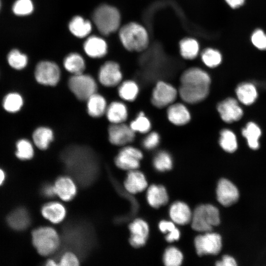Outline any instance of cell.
I'll list each match as a JSON object with an SVG mask.
<instances>
[{"label":"cell","instance_id":"83f0119b","mask_svg":"<svg viewBox=\"0 0 266 266\" xmlns=\"http://www.w3.org/2000/svg\"><path fill=\"white\" fill-rule=\"evenodd\" d=\"M118 94L123 100L133 102L134 101L139 93L138 84L134 80H127L122 81L118 87Z\"/></svg>","mask_w":266,"mask_h":266},{"label":"cell","instance_id":"3957f363","mask_svg":"<svg viewBox=\"0 0 266 266\" xmlns=\"http://www.w3.org/2000/svg\"><path fill=\"white\" fill-rule=\"evenodd\" d=\"M93 19L100 33L107 35L119 29L121 16L120 12L115 7L102 4L94 11Z\"/></svg>","mask_w":266,"mask_h":266},{"label":"cell","instance_id":"9c48e42d","mask_svg":"<svg viewBox=\"0 0 266 266\" xmlns=\"http://www.w3.org/2000/svg\"><path fill=\"white\" fill-rule=\"evenodd\" d=\"M195 245L197 254L199 256L206 254H217L222 246V238L217 233L206 232L203 235H199L195 239Z\"/></svg>","mask_w":266,"mask_h":266},{"label":"cell","instance_id":"8d00e7d4","mask_svg":"<svg viewBox=\"0 0 266 266\" xmlns=\"http://www.w3.org/2000/svg\"><path fill=\"white\" fill-rule=\"evenodd\" d=\"M201 59L203 64L210 68H214L218 66L222 60L220 52L211 48H207L202 51L201 53Z\"/></svg>","mask_w":266,"mask_h":266},{"label":"cell","instance_id":"f35d334b","mask_svg":"<svg viewBox=\"0 0 266 266\" xmlns=\"http://www.w3.org/2000/svg\"><path fill=\"white\" fill-rule=\"evenodd\" d=\"M153 164L156 170L165 171L171 169L173 162L169 153L166 151H161L154 157Z\"/></svg>","mask_w":266,"mask_h":266},{"label":"cell","instance_id":"52a82bcc","mask_svg":"<svg viewBox=\"0 0 266 266\" xmlns=\"http://www.w3.org/2000/svg\"><path fill=\"white\" fill-rule=\"evenodd\" d=\"M61 72L58 65L50 61L39 62L35 68L34 77L40 85L49 87L56 86L60 81Z\"/></svg>","mask_w":266,"mask_h":266},{"label":"cell","instance_id":"ffe728a7","mask_svg":"<svg viewBox=\"0 0 266 266\" xmlns=\"http://www.w3.org/2000/svg\"><path fill=\"white\" fill-rule=\"evenodd\" d=\"M56 194L66 201L71 200L76 195V186L73 180L68 176L58 178L54 184Z\"/></svg>","mask_w":266,"mask_h":266},{"label":"cell","instance_id":"603a6c76","mask_svg":"<svg viewBox=\"0 0 266 266\" xmlns=\"http://www.w3.org/2000/svg\"><path fill=\"white\" fill-rule=\"evenodd\" d=\"M41 214L47 220L52 223L61 222L66 215L64 206L57 201H51L45 204L41 208Z\"/></svg>","mask_w":266,"mask_h":266},{"label":"cell","instance_id":"f6af8a7d","mask_svg":"<svg viewBox=\"0 0 266 266\" xmlns=\"http://www.w3.org/2000/svg\"><path fill=\"white\" fill-rule=\"evenodd\" d=\"M206 213L209 224L213 227L218 226L220 223L219 211L212 204H205Z\"/></svg>","mask_w":266,"mask_h":266},{"label":"cell","instance_id":"ba28073f","mask_svg":"<svg viewBox=\"0 0 266 266\" xmlns=\"http://www.w3.org/2000/svg\"><path fill=\"white\" fill-rule=\"evenodd\" d=\"M142 158L143 154L139 149L127 145L123 146L120 150L115 158L114 162L118 167L130 171L137 169Z\"/></svg>","mask_w":266,"mask_h":266},{"label":"cell","instance_id":"7dc6e473","mask_svg":"<svg viewBox=\"0 0 266 266\" xmlns=\"http://www.w3.org/2000/svg\"><path fill=\"white\" fill-rule=\"evenodd\" d=\"M79 261L76 254L68 251L63 254L59 262V265L62 266H75L79 265Z\"/></svg>","mask_w":266,"mask_h":266},{"label":"cell","instance_id":"d4e9b609","mask_svg":"<svg viewBox=\"0 0 266 266\" xmlns=\"http://www.w3.org/2000/svg\"><path fill=\"white\" fill-rule=\"evenodd\" d=\"M33 142L35 146L41 150L48 149L53 141L54 133L50 128L40 126L37 128L32 135Z\"/></svg>","mask_w":266,"mask_h":266},{"label":"cell","instance_id":"7a4b0ae2","mask_svg":"<svg viewBox=\"0 0 266 266\" xmlns=\"http://www.w3.org/2000/svg\"><path fill=\"white\" fill-rule=\"evenodd\" d=\"M119 35L122 44L129 51H142L148 45V33L138 23L131 22L125 25L120 29Z\"/></svg>","mask_w":266,"mask_h":266},{"label":"cell","instance_id":"5bb4252c","mask_svg":"<svg viewBox=\"0 0 266 266\" xmlns=\"http://www.w3.org/2000/svg\"><path fill=\"white\" fill-rule=\"evenodd\" d=\"M217 109L222 120L226 123L239 120L243 115V110L236 100L228 98L220 102Z\"/></svg>","mask_w":266,"mask_h":266},{"label":"cell","instance_id":"c3c4849f","mask_svg":"<svg viewBox=\"0 0 266 266\" xmlns=\"http://www.w3.org/2000/svg\"><path fill=\"white\" fill-rule=\"evenodd\" d=\"M216 265L217 266H236L237 264L233 257L229 255H225L221 261L216 262Z\"/></svg>","mask_w":266,"mask_h":266},{"label":"cell","instance_id":"db71d44e","mask_svg":"<svg viewBox=\"0 0 266 266\" xmlns=\"http://www.w3.org/2000/svg\"><path fill=\"white\" fill-rule=\"evenodd\" d=\"M45 265L46 266H57L59 265L56 261H55L54 260L50 259L48 260L46 263Z\"/></svg>","mask_w":266,"mask_h":266},{"label":"cell","instance_id":"8992f818","mask_svg":"<svg viewBox=\"0 0 266 266\" xmlns=\"http://www.w3.org/2000/svg\"><path fill=\"white\" fill-rule=\"evenodd\" d=\"M178 95V90L172 84L161 80L157 82L152 90L151 101L155 107L164 108L174 103Z\"/></svg>","mask_w":266,"mask_h":266},{"label":"cell","instance_id":"e575fe53","mask_svg":"<svg viewBox=\"0 0 266 266\" xmlns=\"http://www.w3.org/2000/svg\"><path fill=\"white\" fill-rule=\"evenodd\" d=\"M219 143L226 152H234L237 148V142L234 133L229 129H223L220 132Z\"/></svg>","mask_w":266,"mask_h":266},{"label":"cell","instance_id":"484cf974","mask_svg":"<svg viewBox=\"0 0 266 266\" xmlns=\"http://www.w3.org/2000/svg\"><path fill=\"white\" fill-rule=\"evenodd\" d=\"M146 198L148 203L156 208L165 205L168 200L166 189L161 185L150 186L147 190Z\"/></svg>","mask_w":266,"mask_h":266},{"label":"cell","instance_id":"9a60e30c","mask_svg":"<svg viewBox=\"0 0 266 266\" xmlns=\"http://www.w3.org/2000/svg\"><path fill=\"white\" fill-rule=\"evenodd\" d=\"M166 116L173 125L183 126L191 119V113L188 107L181 102H174L167 107Z\"/></svg>","mask_w":266,"mask_h":266},{"label":"cell","instance_id":"f546056e","mask_svg":"<svg viewBox=\"0 0 266 266\" xmlns=\"http://www.w3.org/2000/svg\"><path fill=\"white\" fill-rule=\"evenodd\" d=\"M68 28L70 32L79 38L87 36L92 29L91 22L79 16H75L71 20Z\"/></svg>","mask_w":266,"mask_h":266},{"label":"cell","instance_id":"74e56055","mask_svg":"<svg viewBox=\"0 0 266 266\" xmlns=\"http://www.w3.org/2000/svg\"><path fill=\"white\" fill-rule=\"evenodd\" d=\"M23 104L22 96L16 93L7 94L3 100V107L8 112L15 113L19 111Z\"/></svg>","mask_w":266,"mask_h":266},{"label":"cell","instance_id":"11a10c76","mask_svg":"<svg viewBox=\"0 0 266 266\" xmlns=\"http://www.w3.org/2000/svg\"><path fill=\"white\" fill-rule=\"evenodd\" d=\"M4 173L3 171L0 169V185L2 183L3 180H4Z\"/></svg>","mask_w":266,"mask_h":266},{"label":"cell","instance_id":"836d02e7","mask_svg":"<svg viewBox=\"0 0 266 266\" xmlns=\"http://www.w3.org/2000/svg\"><path fill=\"white\" fill-rule=\"evenodd\" d=\"M261 130L259 126L253 122H249L242 130V134L247 140L249 147L256 150L259 147V139L261 135Z\"/></svg>","mask_w":266,"mask_h":266},{"label":"cell","instance_id":"b9f144b4","mask_svg":"<svg viewBox=\"0 0 266 266\" xmlns=\"http://www.w3.org/2000/svg\"><path fill=\"white\" fill-rule=\"evenodd\" d=\"M9 65L13 68L20 70L26 67L28 63L27 56L17 49L11 51L7 56Z\"/></svg>","mask_w":266,"mask_h":266},{"label":"cell","instance_id":"1f68e13d","mask_svg":"<svg viewBox=\"0 0 266 266\" xmlns=\"http://www.w3.org/2000/svg\"><path fill=\"white\" fill-rule=\"evenodd\" d=\"M239 100L245 105L253 103L258 97L255 86L250 83H242L238 85L235 90Z\"/></svg>","mask_w":266,"mask_h":266},{"label":"cell","instance_id":"d6a6232c","mask_svg":"<svg viewBox=\"0 0 266 266\" xmlns=\"http://www.w3.org/2000/svg\"><path fill=\"white\" fill-rule=\"evenodd\" d=\"M179 50L181 56L186 60H193L198 55L200 45L194 38L186 37L179 42Z\"/></svg>","mask_w":266,"mask_h":266},{"label":"cell","instance_id":"f5cc1de1","mask_svg":"<svg viewBox=\"0 0 266 266\" xmlns=\"http://www.w3.org/2000/svg\"><path fill=\"white\" fill-rule=\"evenodd\" d=\"M225 1L230 7L236 8L243 5L245 0H225Z\"/></svg>","mask_w":266,"mask_h":266},{"label":"cell","instance_id":"4316f807","mask_svg":"<svg viewBox=\"0 0 266 266\" xmlns=\"http://www.w3.org/2000/svg\"><path fill=\"white\" fill-rule=\"evenodd\" d=\"M192 227L198 232H210L212 227L209 224L204 204L197 207L192 213L191 218Z\"/></svg>","mask_w":266,"mask_h":266},{"label":"cell","instance_id":"60d3db41","mask_svg":"<svg viewBox=\"0 0 266 266\" xmlns=\"http://www.w3.org/2000/svg\"><path fill=\"white\" fill-rule=\"evenodd\" d=\"M183 258L181 251L177 248L171 246L166 250L163 261L167 266H178L182 263Z\"/></svg>","mask_w":266,"mask_h":266},{"label":"cell","instance_id":"7c38bea8","mask_svg":"<svg viewBox=\"0 0 266 266\" xmlns=\"http://www.w3.org/2000/svg\"><path fill=\"white\" fill-rule=\"evenodd\" d=\"M178 94L181 100L188 104H197L208 96L210 86L199 84H180Z\"/></svg>","mask_w":266,"mask_h":266},{"label":"cell","instance_id":"8fae6325","mask_svg":"<svg viewBox=\"0 0 266 266\" xmlns=\"http://www.w3.org/2000/svg\"><path fill=\"white\" fill-rule=\"evenodd\" d=\"M109 142L113 145L124 146L133 141L135 133L125 123L110 124L107 129Z\"/></svg>","mask_w":266,"mask_h":266},{"label":"cell","instance_id":"6da1fadb","mask_svg":"<svg viewBox=\"0 0 266 266\" xmlns=\"http://www.w3.org/2000/svg\"><path fill=\"white\" fill-rule=\"evenodd\" d=\"M63 159L68 169L78 175L84 181L86 175L87 179L92 178L96 171V162L93 153L83 147L72 146L66 149L63 154ZM85 182V181H84Z\"/></svg>","mask_w":266,"mask_h":266},{"label":"cell","instance_id":"ee69618b","mask_svg":"<svg viewBox=\"0 0 266 266\" xmlns=\"http://www.w3.org/2000/svg\"><path fill=\"white\" fill-rule=\"evenodd\" d=\"M142 140L143 147L148 150L156 148L160 144L161 137L156 131L149 132Z\"/></svg>","mask_w":266,"mask_h":266},{"label":"cell","instance_id":"ac0fdd59","mask_svg":"<svg viewBox=\"0 0 266 266\" xmlns=\"http://www.w3.org/2000/svg\"><path fill=\"white\" fill-rule=\"evenodd\" d=\"M180 84H200L210 85L211 78L208 73L198 67L185 70L180 77Z\"/></svg>","mask_w":266,"mask_h":266},{"label":"cell","instance_id":"e0dca14e","mask_svg":"<svg viewBox=\"0 0 266 266\" xmlns=\"http://www.w3.org/2000/svg\"><path fill=\"white\" fill-rule=\"evenodd\" d=\"M105 115L110 124L125 123L128 117V109L123 102L113 101L108 104Z\"/></svg>","mask_w":266,"mask_h":266},{"label":"cell","instance_id":"816d5d0a","mask_svg":"<svg viewBox=\"0 0 266 266\" xmlns=\"http://www.w3.org/2000/svg\"><path fill=\"white\" fill-rule=\"evenodd\" d=\"M180 237V232L176 228L168 233L166 236V239L169 242L177 240Z\"/></svg>","mask_w":266,"mask_h":266},{"label":"cell","instance_id":"2e32d148","mask_svg":"<svg viewBox=\"0 0 266 266\" xmlns=\"http://www.w3.org/2000/svg\"><path fill=\"white\" fill-rule=\"evenodd\" d=\"M131 235L130 243L134 247L143 246L146 243L149 233L148 224L140 219L135 220L129 225Z\"/></svg>","mask_w":266,"mask_h":266},{"label":"cell","instance_id":"44dd1931","mask_svg":"<svg viewBox=\"0 0 266 266\" xmlns=\"http://www.w3.org/2000/svg\"><path fill=\"white\" fill-rule=\"evenodd\" d=\"M86 102V111L89 116L99 118L105 115L108 104L104 96L97 92L90 96Z\"/></svg>","mask_w":266,"mask_h":266},{"label":"cell","instance_id":"4fadbf2b","mask_svg":"<svg viewBox=\"0 0 266 266\" xmlns=\"http://www.w3.org/2000/svg\"><path fill=\"white\" fill-rule=\"evenodd\" d=\"M217 199L223 206H229L236 202L239 197L237 187L226 178L221 179L216 188Z\"/></svg>","mask_w":266,"mask_h":266},{"label":"cell","instance_id":"f907efd6","mask_svg":"<svg viewBox=\"0 0 266 266\" xmlns=\"http://www.w3.org/2000/svg\"><path fill=\"white\" fill-rule=\"evenodd\" d=\"M159 228L162 233H166L170 232L176 227L172 222L164 220L160 222Z\"/></svg>","mask_w":266,"mask_h":266},{"label":"cell","instance_id":"5b68a950","mask_svg":"<svg viewBox=\"0 0 266 266\" xmlns=\"http://www.w3.org/2000/svg\"><path fill=\"white\" fill-rule=\"evenodd\" d=\"M70 91L79 100L85 101L97 92L98 84L91 75L84 72L71 75L67 81Z\"/></svg>","mask_w":266,"mask_h":266},{"label":"cell","instance_id":"681fc988","mask_svg":"<svg viewBox=\"0 0 266 266\" xmlns=\"http://www.w3.org/2000/svg\"><path fill=\"white\" fill-rule=\"evenodd\" d=\"M41 192L44 197L48 198H52L56 195L54 185L50 184L44 185L42 188Z\"/></svg>","mask_w":266,"mask_h":266},{"label":"cell","instance_id":"9f6ffc18","mask_svg":"<svg viewBox=\"0 0 266 266\" xmlns=\"http://www.w3.org/2000/svg\"><path fill=\"white\" fill-rule=\"evenodd\" d=\"M0 6H1V4H0Z\"/></svg>","mask_w":266,"mask_h":266},{"label":"cell","instance_id":"f1b7e54d","mask_svg":"<svg viewBox=\"0 0 266 266\" xmlns=\"http://www.w3.org/2000/svg\"><path fill=\"white\" fill-rule=\"evenodd\" d=\"M65 69L72 75L84 72L85 62L83 58L77 53H71L67 55L63 61Z\"/></svg>","mask_w":266,"mask_h":266},{"label":"cell","instance_id":"d6986e66","mask_svg":"<svg viewBox=\"0 0 266 266\" xmlns=\"http://www.w3.org/2000/svg\"><path fill=\"white\" fill-rule=\"evenodd\" d=\"M83 47L86 54L92 58H101L107 52V45L105 41L95 35L89 37L85 41Z\"/></svg>","mask_w":266,"mask_h":266},{"label":"cell","instance_id":"bcb514c9","mask_svg":"<svg viewBox=\"0 0 266 266\" xmlns=\"http://www.w3.org/2000/svg\"><path fill=\"white\" fill-rule=\"evenodd\" d=\"M253 45L260 50H266V34L261 29L256 30L251 35Z\"/></svg>","mask_w":266,"mask_h":266},{"label":"cell","instance_id":"30bf717a","mask_svg":"<svg viewBox=\"0 0 266 266\" xmlns=\"http://www.w3.org/2000/svg\"><path fill=\"white\" fill-rule=\"evenodd\" d=\"M123 74L119 65L108 61L100 67L98 74L99 82L103 86L111 88L118 86L122 82Z\"/></svg>","mask_w":266,"mask_h":266},{"label":"cell","instance_id":"cb8c5ba5","mask_svg":"<svg viewBox=\"0 0 266 266\" xmlns=\"http://www.w3.org/2000/svg\"><path fill=\"white\" fill-rule=\"evenodd\" d=\"M169 216L174 223L184 225L191 221L192 213L187 204L183 202L176 201L170 207Z\"/></svg>","mask_w":266,"mask_h":266},{"label":"cell","instance_id":"7402d4cb","mask_svg":"<svg viewBox=\"0 0 266 266\" xmlns=\"http://www.w3.org/2000/svg\"><path fill=\"white\" fill-rule=\"evenodd\" d=\"M126 190L131 194H137L144 190L147 186V182L144 175L136 170L129 171L124 181Z\"/></svg>","mask_w":266,"mask_h":266},{"label":"cell","instance_id":"7bdbcfd3","mask_svg":"<svg viewBox=\"0 0 266 266\" xmlns=\"http://www.w3.org/2000/svg\"><path fill=\"white\" fill-rule=\"evenodd\" d=\"M12 10L18 16H25L32 13L33 3L31 0H17L13 4Z\"/></svg>","mask_w":266,"mask_h":266},{"label":"cell","instance_id":"d590c367","mask_svg":"<svg viewBox=\"0 0 266 266\" xmlns=\"http://www.w3.org/2000/svg\"><path fill=\"white\" fill-rule=\"evenodd\" d=\"M131 128L136 133H147L151 129L152 124L143 111H140L129 124Z\"/></svg>","mask_w":266,"mask_h":266},{"label":"cell","instance_id":"ab89813d","mask_svg":"<svg viewBox=\"0 0 266 266\" xmlns=\"http://www.w3.org/2000/svg\"><path fill=\"white\" fill-rule=\"evenodd\" d=\"M16 157L22 160L32 159L34 155V149L32 143L28 139H21L16 143Z\"/></svg>","mask_w":266,"mask_h":266},{"label":"cell","instance_id":"277c9868","mask_svg":"<svg viewBox=\"0 0 266 266\" xmlns=\"http://www.w3.org/2000/svg\"><path fill=\"white\" fill-rule=\"evenodd\" d=\"M33 246L42 256H47L55 253L60 244V238L56 231L50 227H42L33 231Z\"/></svg>","mask_w":266,"mask_h":266},{"label":"cell","instance_id":"4dcf8cb0","mask_svg":"<svg viewBox=\"0 0 266 266\" xmlns=\"http://www.w3.org/2000/svg\"><path fill=\"white\" fill-rule=\"evenodd\" d=\"M7 221L10 227L16 230H24L30 223L29 215L24 208H18L11 212Z\"/></svg>","mask_w":266,"mask_h":266}]
</instances>
